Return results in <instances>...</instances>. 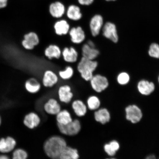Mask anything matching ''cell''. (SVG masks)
<instances>
[{"label":"cell","instance_id":"obj_36","mask_svg":"<svg viewBox=\"0 0 159 159\" xmlns=\"http://www.w3.org/2000/svg\"><path fill=\"white\" fill-rule=\"evenodd\" d=\"M9 158V157L5 154L0 155V159H8Z\"/></svg>","mask_w":159,"mask_h":159},{"label":"cell","instance_id":"obj_21","mask_svg":"<svg viewBox=\"0 0 159 159\" xmlns=\"http://www.w3.org/2000/svg\"><path fill=\"white\" fill-rule=\"evenodd\" d=\"M70 27L69 24L65 20L57 21L54 25L55 33L60 36L66 35L69 32Z\"/></svg>","mask_w":159,"mask_h":159},{"label":"cell","instance_id":"obj_23","mask_svg":"<svg viewBox=\"0 0 159 159\" xmlns=\"http://www.w3.org/2000/svg\"><path fill=\"white\" fill-rule=\"evenodd\" d=\"M66 15L69 19L75 21L79 20L82 17L80 8L74 5H71L68 7Z\"/></svg>","mask_w":159,"mask_h":159},{"label":"cell","instance_id":"obj_5","mask_svg":"<svg viewBox=\"0 0 159 159\" xmlns=\"http://www.w3.org/2000/svg\"><path fill=\"white\" fill-rule=\"evenodd\" d=\"M127 120L133 124H137L140 122L143 118L142 110L136 105H131L125 109Z\"/></svg>","mask_w":159,"mask_h":159},{"label":"cell","instance_id":"obj_16","mask_svg":"<svg viewBox=\"0 0 159 159\" xmlns=\"http://www.w3.org/2000/svg\"><path fill=\"white\" fill-rule=\"evenodd\" d=\"M137 88L141 94L148 96L154 92L155 85L152 82L143 80L138 83Z\"/></svg>","mask_w":159,"mask_h":159},{"label":"cell","instance_id":"obj_22","mask_svg":"<svg viewBox=\"0 0 159 159\" xmlns=\"http://www.w3.org/2000/svg\"><path fill=\"white\" fill-rule=\"evenodd\" d=\"M41 84L37 79H30L26 81L25 87L26 90L31 94H35L38 93L41 89Z\"/></svg>","mask_w":159,"mask_h":159},{"label":"cell","instance_id":"obj_27","mask_svg":"<svg viewBox=\"0 0 159 159\" xmlns=\"http://www.w3.org/2000/svg\"><path fill=\"white\" fill-rule=\"evenodd\" d=\"M101 101L98 97L91 95L88 97L87 100V108L91 111H96L99 108Z\"/></svg>","mask_w":159,"mask_h":159},{"label":"cell","instance_id":"obj_28","mask_svg":"<svg viewBox=\"0 0 159 159\" xmlns=\"http://www.w3.org/2000/svg\"><path fill=\"white\" fill-rule=\"evenodd\" d=\"M74 70L70 66H67L64 70L60 71L59 75L61 79L63 80H68L73 76Z\"/></svg>","mask_w":159,"mask_h":159},{"label":"cell","instance_id":"obj_31","mask_svg":"<svg viewBox=\"0 0 159 159\" xmlns=\"http://www.w3.org/2000/svg\"><path fill=\"white\" fill-rule=\"evenodd\" d=\"M130 75L126 72H122L120 73L117 78V80L119 84L126 85L130 81Z\"/></svg>","mask_w":159,"mask_h":159},{"label":"cell","instance_id":"obj_14","mask_svg":"<svg viewBox=\"0 0 159 159\" xmlns=\"http://www.w3.org/2000/svg\"><path fill=\"white\" fill-rule=\"evenodd\" d=\"M49 12L55 18H60L65 14V6L60 2L57 1L52 3L49 6Z\"/></svg>","mask_w":159,"mask_h":159},{"label":"cell","instance_id":"obj_18","mask_svg":"<svg viewBox=\"0 0 159 159\" xmlns=\"http://www.w3.org/2000/svg\"><path fill=\"white\" fill-rule=\"evenodd\" d=\"M95 120L97 122L104 125L109 122L111 119L110 112L106 108L98 109L94 113Z\"/></svg>","mask_w":159,"mask_h":159},{"label":"cell","instance_id":"obj_26","mask_svg":"<svg viewBox=\"0 0 159 159\" xmlns=\"http://www.w3.org/2000/svg\"><path fill=\"white\" fill-rule=\"evenodd\" d=\"M80 155L78 150L72 147L67 146L63 151L59 159H78Z\"/></svg>","mask_w":159,"mask_h":159},{"label":"cell","instance_id":"obj_25","mask_svg":"<svg viewBox=\"0 0 159 159\" xmlns=\"http://www.w3.org/2000/svg\"><path fill=\"white\" fill-rule=\"evenodd\" d=\"M44 54L49 59H58L61 57V52L59 47L56 45H49L45 49Z\"/></svg>","mask_w":159,"mask_h":159},{"label":"cell","instance_id":"obj_8","mask_svg":"<svg viewBox=\"0 0 159 159\" xmlns=\"http://www.w3.org/2000/svg\"><path fill=\"white\" fill-rule=\"evenodd\" d=\"M103 25L104 21L101 15H95L91 18L89 23V28L93 37H96L99 35Z\"/></svg>","mask_w":159,"mask_h":159},{"label":"cell","instance_id":"obj_1","mask_svg":"<svg viewBox=\"0 0 159 159\" xmlns=\"http://www.w3.org/2000/svg\"><path fill=\"white\" fill-rule=\"evenodd\" d=\"M67 146L66 141L64 138L55 135L45 141L43 149L45 154L49 158L59 159L61 152Z\"/></svg>","mask_w":159,"mask_h":159},{"label":"cell","instance_id":"obj_12","mask_svg":"<svg viewBox=\"0 0 159 159\" xmlns=\"http://www.w3.org/2000/svg\"><path fill=\"white\" fill-rule=\"evenodd\" d=\"M39 36L34 32H30L25 34L24 39L22 43L23 47L27 50H32L39 44Z\"/></svg>","mask_w":159,"mask_h":159},{"label":"cell","instance_id":"obj_4","mask_svg":"<svg viewBox=\"0 0 159 159\" xmlns=\"http://www.w3.org/2000/svg\"><path fill=\"white\" fill-rule=\"evenodd\" d=\"M92 89L95 92L100 93L104 91L109 86V81L107 77L100 75H93L90 81Z\"/></svg>","mask_w":159,"mask_h":159},{"label":"cell","instance_id":"obj_40","mask_svg":"<svg viewBox=\"0 0 159 159\" xmlns=\"http://www.w3.org/2000/svg\"><path fill=\"white\" fill-rule=\"evenodd\" d=\"M105 1H116V0H105Z\"/></svg>","mask_w":159,"mask_h":159},{"label":"cell","instance_id":"obj_20","mask_svg":"<svg viewBox=\"0 0 159 159\" xmlns=\"http://www.w3.org/2000/svg\"><path fill=\"white\" fill-rule=\"evenodd\" d=\"M82 54L83 57L85 58L91 60H94L98 57L99 54V52L95 47L89 46L87 43L83 46Z\"/></svg>","mask_w":159,"mask_h":159},{"label":"cell","instance_id":"obj_41","mask_svg":"<svg viewBox=\"0 0 159 159\" xmlns=\"http://www.w3.org/2000/svg\"><path fill=\"white\" fill-rule=\"evenodd\" d=\"M158 82H159V76L158 78Z\"/></svg>","mask_w":159,"mask_h":159},{"label":"cell","instance_id":"obj_7","mask_svg":"<svg viewBox=\"0 0 159 159\" xmlns=\"http://www.w3.org/2000/svg\"><path fill=\"white\" fill-rule=\"evenodd\" d=\"M102 30L103 35L105 38L114 43L118 42V36L116 26L114 24L108 22L103 25Z\"/></svg>","mask_w":159,"mask_h":159},{"label":"cell","instance_id":"obj_32","mask_svg":"<svg viewBox=\"0 0 159 159\" xmlns=\"http://www.w3.org/2000/svg\"><path fill=\"white\" fill-rule=\"evenodd\" d=\"M104 149L105 152L109 156H114L116 154V152L111 148L109 143H107L104 145Z\"/></svg>","mask_w":159,"mask_h":159},{"label":"cell","instance_id":"obj_24","mask_svg":"<svg viewBox=\"0 0 159 159\" xmlns=\"http://www.w3.org/2000/svg\"><path fill=\"white\" fill-rule=\"evenodd\" d=\"M57 124L66 125L71 122L73 119L70 113L67 109H63L56 115Z\"/></svg>","mask_w":159,"mask_h":159},{"label":"cell","instance_id":"obj_39","mask_svg":"<svg viewBox=\"0 0 159 159\" xmlns=\"http://www.w3.org/2000/svg\"><path fill=\"white\" fill-rule=\"evenodd\" d=\"M1 122H2L1 118V116H0V126H1Z\"/></svg>","mask_w":159,"mask_h":159},{"label":"cell","instance_id":"obj_10","mask_svg":"<svg viewBox=\"0 0 159 159\" xmlns=\"http://www.w3.org/2000/svg\"><path fill=\"white\" fill-rule=\"evenodd\" d=\"M16 145V142L12 137L2 138L0 139V152L5 154L12 152Z\"/></svg>","mask_w":159,"mask_h":159},{"label":"cell","instance_id":"obj_19","mask_svg":"<svg viewBox=\"0 0 159 159\" xmlns=\"http://www.w3.org/2000/svg\"><path fill=\"white\" fill-rule=\"evenodd\" d=\"M64 60L67 62L74 63L77 61L78 53L73 47H65L61 52Z\"/></svg>","mask_w":159,"mask_h":159},{"label":"cell","instance_id":"obj_9","mask_svg":"<svg viewBox=\"0 0 159 159\" xmlns=\"http://www.w3.org/2000/svg\"><path fill=\"white\" fill-rule=\"evenodd\" d=\"M41 122L39 115L34 112H31L26 115L24 118L23 124L28 128L33 129L38 127Z\"/></svg>","mask_w":159,"mask_h":159},{"label":"cell","instance_id":"obj_2","mask_svg":"<svg viewBox=\"0 0 159 159\" xmlns=\"http://www.w3.org/2000/svg\"><path fill=\"white\" fill-rule=\"evenodd\" d=\"M98 66V62L82 57L77 65V69L81 76L84 80L90 81L93 76V73Z\"/></svg>","mask_w":159,"mask_h":159},{"label":"cell","instance_id":"obj_15","mask_svg":"<svg viewBox=\"0 0 159 159\" xmlns=\"http://www.w3.org/2000/svg\"><path fill=\"white\" fill-rule=\"evenodd\" d=\"M58 77L54 71L51 70H47L43 74L42 83L45 87L51 88L58 83Z\"/></svg>","mask_w":159,"mask_h":159},{"label":"cell","instance_id":"obj_37","mask_svg":"<svg viewBox=\"0 0 159 159\" xmlns=\"http://www.w3.org/2000/svg\"><path fill=\"white\" fill-rule=\"evenodd\" d=\"M87 43L89 46L92 47H95L94 43H93V42L92 41H88V42H87Z\"/></svg>","mask_w":159,"mask_h":159},{"label":"cell","instance_id":"obj_11","mask_svg":"<svg viewBox=\"0 0 159 159\" xmlns=\"http://www.w3.org/2000/svg\"><path fill=\"white\" fill-rule=\"evenodd\" d=\"M43 108L47 114L51 115H56L61 109V104L54 98L48 99L43 105Z\"/></svg>","mask_w":159,"mask_h":159},{"label":"cell","instance_id":"obj_13","mask_svg":"<svg viewBox=\"0 0 159 159\" xmlns=\"http://www.w3.org/2000/svg\"><path fill=\"white\" fill-rule=\"evenodd\" d=\"M69 33L71 41L75 44H80L85 39L84 31L80 26L72 28L70 30Z\"/></svg>","mask_w":159,"mask_h":159},{"label":"cell","instance_id":"obj_6","mask_svg":"<svg viewBox=\"0 0 159 159\" xmlns=\"http://www.w3.org/2000/svg\"><path fill=\"white\" fill-rule=\"evenodd\" d=\"M57 94L60 101L65 104L70 103L74 97L71 87L67 84L60 87L57 91Z\"/></svg>","mask_w":159,"mask_h":159},{"label":"cell","instance_id":"obj_17","mask_svg":"<svg viewBox=\"0 0 159 159\" xmlns=\"http://www.w3.org/2000/svg\"><path fill=\"white\" fill-rule=\"evenodd\" d=\"M71 108L75 114L79 117L84 116L87 112V107L84 102L80 99H75L71 104Z\"/></svg>","mask_w":159,"mask_h":159},{"label":"cell","instance_id":"obj_29","mask_svg":"<svg viewBox=\"0 0 159 159\" xmlns=\"http://www.w3.org/2000/svg\"><path fill=\"white\" fill-rule=\"evenodd\" d=\"M28 156L26 151L22 148L16 149L14 151L12 154L13 159H26Z\"/></svg>","mask_w":159,"mask_h":159},{"label":"cell","instance_id":"obj_33","mask_svg":"<svg viewBox=\"0 0 159 159\" xmlns=\"http://www.w3.org/2000/svg\"><path fill=\"white\" fill-rule=\"evenodd\" d=\"M111 148L116 152H118L120 148V145L118 142L116 140H112L108 143Z\"/></svg>","mask_w":159,"mask_h":159},{"label":"cell","instance_id":"obj_38","mask_svg":"<svg viewBox=\"0 0 159 159\" xmlns=\"http://www.w3.org/2000/svg\"><path fill=\"white\" fill-rule=\"evenodd\" d=\"M156 157H155L154 155L153 154L149 155L146 157V159H156Z\"/></svg>","mask_w":159,"mask_h":159},{"label":"cell","instance_id":"obj_3","mask_svg":"<svg viewBox=\"0 0 159 159\" xmlns=\"http://www.w3.org/2000/svg\"><path fill=\"white\" fill-rule=\"evenodd\" d=\"M57 125L60 132L67 136H75L79 134L81 129V122L78 119H73L67 124Z\"/></svg>","mask_w":159,"mask_h":159},{"label":"cell","instance_id":"obj_30","mask_svg":"<svg viewBox=\"0 0 159 159\" xmlns=\"http://www.w3.org/2000/svg\"><path fill=\"white\" fill-rule=\"evenodd\" d=\"M148 54L151 57L159 59V45L157 43H152L150 46Z\"/></svg>","mask_w":159,"mask_h":159},{"label":"cell","instance_id":"obj_34","mask_svg":"<svg viewBox=\"0 0 159 159\" xmlns=\"http://www.w3.org/2000/svg\"><path fill=\"white\" fill-rule=\"evenodd\" d=\"M94 0H78L80 4L83 6L91 5L94 2Z\"/></svg>","mask_w":159,"mask_h":159},{"label":"cell","instance_id":"obj_35","mask_svg":"<svg viewBox=\"0 0 159 159\" xmlns=\"http://www.w3.org/2000/svg\"><path fill=\"white\" fill-rule=\"evenodd\" d=\"M7 0H0V9L3 8L7 6Z\"/></svg>","mask_w":159,"mask_h":159}]
</instances>
